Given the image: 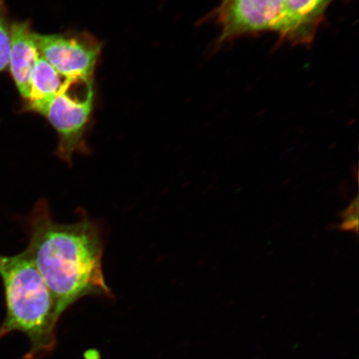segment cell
<instances>
[{"label": "cell", "instance_id": "obj_1", "mask_svg": "<svg viewBox=\"0 0 359 359\" xmlns=\"http://www.w3.org/2000/svg\"><path fill=\"white\" fill-rule=\"evenodd\" d=\"M28 223L25 250L50 291L58 318L87 296L114 298L103 273L100 224L86 213L74 223H58L46 200L35 205Z\"/></svg>", "mask_w": 359, "mask_h": 359}, {"label": "cell", "instance_id": "obj_2", "mask_svg": "<svg viewBox=\"0 0 359 359\" xmlns=\"http://www.w3.org/2000/svg\"><path fill=\"white\" fill-rule=\"evenodd\" d=\"M0 277L6 302L0 339L20 332L30 342L25 359L48 355L56 348L60 318L50 291L26 250L11 257L0 255Z\"/></svg>", "mask_w": 359, "mask_h": 359}, {"label": "cell", "instance_id": "obj_3", "mask_svg": "<svg viewBox=\"0 0 359 359\" xmlns=\"http://www.w3.org/2000/svg\"><path fill=\"white\" fill-rule=\"evenodd\" d=\"M93 80H67L47 111L58 143L55 155L69 165L76 154H88L87 130L93 109Z\"/></svg>", "mask_w": 359, "mask_h": 359}, {"label": "cell", "instance_id": "obj_4", "mask_svg": "<svg viewBox=\"0 0 359 359\" xmlns=\"http://www.w3.org/2000/svg\"><path fill=\"white\" fill-rule=\"evenodd\" d=\"M40 53L67 80H93L101 44L88 34H34Z\"/></svg>", "mask_w": 359, "mask_h": 359}, {"label": "cell", "instance_id": "obj_5", "mask_svg": "<svg viewBox=\"0 0 359 359\" xmlns=\"http://www.w3.org/2000/svg\"><path fill=\"white\" fill-rule=\"evenodd\" d=\"M217 15L222 27V42L264 31L280 34L285 17V1L223 0Z\"/></svg>", "mask_w": 359, "mask_h": 359}, {"label": "cell", "instance_id": "obj_6", "mask_svg": "<svg viewBox=\"0 0 359 359\" xmlns=\"http://www.w3.org/2000/svg\"><path fill=\"white\" fill-rule=\"evenodd\" d=\"M29 22H16L11 29V53L8 65L16 87L25 101L29 100L30 80L40 53Z\"/></svg>", "mask_w": 359, "mask_h": 359}, {"label": "cell", "instance_id": "obj_7", "mask_svg": "<svg viewBox=\"0 0 359 359\" xmlns=\"http://www.w3.org/2000/svg\"><path fill=\"white\" fill-rule=\"evenodd\" d=\"M285 17L280 34L292 43H308L334 0H284Z\"/></svg>", "mask_w": 359, "mask_h": 359}, {"label": "cell", "instance_id": "obj_8", "mask_svg": "<svg viewBox=\"0 0 359 359\" xmlns=\"http://www.w3.org/2000/svg\"><path fill=\"white\" fill-rule=\"evenodd\" d=\"M64 82H62L61 75L55 67L40 56L31 76L30 93L29 100L26 101L27 109L46 115Z\"/></svg>", "mask_w": 359, "mask_h": 359}, {"label": "cell", "instance_id": "obj_9", "mask_svg": "<svg viewBox=\"0 0 359 359\" xmlns=\"http://www.w3.org/2000/svg\"><path fill=\"white\" fill-rule=\"evenodd\" d=\"M11 29L6 4L0 0V72L6 69L10 61Z\"/></svg>", "mask_w": 359, "mask_h": 359}, {"label": "cell", "instance_id": "obj_10", "mask_svg": "<svg viewBox=\"0 0 359 359\" xmlns=\"http://www.w3.org/2000/svg\"><path fill=\"white\" fill-rule=\"evenodd\" d=\"M358 203L355 206H350L347 210V218H345L343 227L349 230L353 228V222L358 224Z\"/></svg>", "mask_w": 359, "mask_h": 359}]
</instances>
